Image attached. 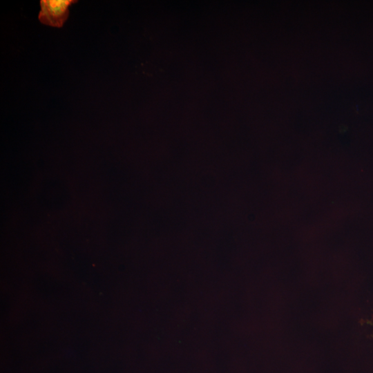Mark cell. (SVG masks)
I'll return each instance as SVG.
<instances>
[{
  "label": "cell",
  "instance_id": "obj_1",
  "mask_svg": "<svg viewBox=\"0 0 373 373\" xmlns=\"http://www.w3.org/2000/svg\"><path fill=\"white\" fill-rule=\"evenodd\" d=\"M75 0H41L39 21L45 25L61 28L69 15V7L77 3Z\"/></svg>",
  "mask_w": 373,
  "mask_h": 373
}]
</instances>
